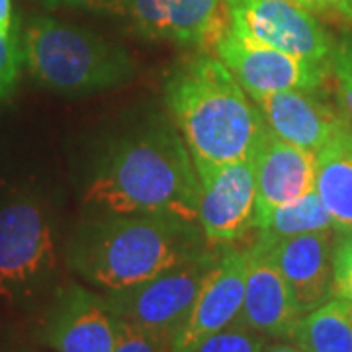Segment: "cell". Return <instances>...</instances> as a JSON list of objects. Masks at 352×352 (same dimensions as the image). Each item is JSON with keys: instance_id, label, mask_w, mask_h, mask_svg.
Returning a JSON list of instances; mask_svg holds the SVG:
<instances>
[{"instance_id": "2", "label": "cell", "mask_w": 352, "mask_h": 352, "mask_svg": "<svg viewBox=\"0 0 352 352\" xmlns=\"http://www.w3.org/2000/svg\"><path fill=\"white\" fill-rule=\"evenodd\" d=\"M164 100L198 173L252 157L266 129L258 106L210 53L168 76Z\"/></svg>"}, {"instance_id": "24", "label": "cell", "mask_w": 352, "mask_h": 352, "mask_svg": "<svg viewBox=\"0 0 352 352\" xmlns=\"http://www.w3.org/2000/svg\"><path fill=\"white\" fill-rule=\"evenodd\" d=\"M333 296L352 300V233L342 235L333 251Z\"/></svg>"}, {"instance_id": "22", "label": "cell", "mask_w": 352, "mask_h": 352, "mask_svg": "<svg viewBox=\"0 0 352 352\" xmlns=\"http://www.w3.org/2000/svg\"><path fill=\"white\" fill-rule=\"evenodd\" d=\"M329 63L333 67L340 106L352 118V39H344L333 50Z\"/></svg>"}, {"instance_id": "23", "label": "cell", "mask_w": 352, "mask_h": 352, "mask_svg": "<svg viewBox=\"0 0 352 352\" xmlns=\"http://www.w3.org/2000/svg\"><path fill=\"white\" fill-rule=\"evenodd\" d=\"M22 61H24V53L16 32L6 38L0 36V98L8 96L16 87Z\"/></svg>"}, {"instance_id": "14", "label": "cell", "mask_w": 352, "mask_h": 352, "mask_svg": "<svg viewBox=\"0 0 352 352\" xmlns=\"http://www.w3.org/2000/svg\"><path fill=\"white\" fill-rule=\"evenodd\" d=\"M252 157L256 170L254 227L278 206L315 190V151L292 145L266 127Z\"/></svg>"}, {"instance_id": "18", "label": "cell", "mask_w": 352, "mask_h": 352, "mask_svg": "<svg viewBox=\"0 0 352 352\" xmlns=\"http://www.w3.org/2000/svg\"><path fill=\"white\" fill-rule=\"evenodd\" d=\"M294 340L302 352H352V300L331 298L303 315Z\"/></svg>"}, {"instance_id": "9", "label": "cell", "mask_w": 352, "mask_h": 352, "mask_svg": "<svg viewBox=\"0 0 352 352\" xmlns=\"http://www.w3.org/2000/svg\"><path fill=\"white\" fill-rule=\"evenodd\" d=\"M200 208L198 223L212 245L241 239L254 227L256 170L254 157L198 173Z\"/></svg>"}, {"instance_id": "20", "label": "cell", "mask_w": 352, "mask_h": 352, "mask_svg": "<svg viewBox=\"0 0 352 352\" xmlns=\"http://www.w3.org/2000/svg\"><path fill=\"white\" fill-rule=\"evenodd\" d=\"M266 337L241 321L200 342L194 352H263Z\"/></svg>"}, {"instance_id": "11", "label": "cell", "mask_w": 352, "mask_h": 352, "mask_svg": "<svg viewBox=\"0 0 352 352\" xmlns=\"http://www.w3.org/2000/svg\"><path fill=\"white\" fill-rule=\"evenodd\" d=\"M247 263V251H227L219 256L176 331L170 352H194L208 337L237 323L245 298Z\"/></svg>"}, {"instance_id": "19", "label": "cell", "mask_w": 352, "mask_h": 352, "mask_svg": "<svg viewBox=\"0 0 352 352\" xmlns=\"http://www.w3.org/2000/svg\"><path fill=\"white\" fill-rule=\"evenodd\" d=\"M256 229H258V241L266 245H274L278 241L298 237V235L333 231V219L314 190L303 198L278 206L276 210H272L256 226Z\"/></svg>"}, {"instance_id": "17", "label": "cell", "mask_w": 352, "mask_h": 352, "mask_svg": "<svg viewBox=\"0 0 352 352\" xmlns=\"http://www.w3.org/2000/svg\"><path fill=\"white\" fill-rule=\"evenodd\" d=\"M315 194L333 219V229L352 233V129L344 126L315 153Z\"/></svg>"}, {"instance_id": "25", "label": "cell", "mask_w": 352, "mask_h": 352, "mask_svg": "<svg viewBox=\"0 0 352 352\" xmlns=\"http://www.w3.org/2000/svg\"><path fill=\"white\" fill-rule=\"evenodd\" d=\"M45 8H88L126 14L127 0H38Z\"/></svg>"}, {"instance_id": "7", "label": "cell", "mask_w": 352, "mask_h": 352, "mask_svg": "<svg viewBox=\"0 0 352 352\" xmlns=\"http://www.w3.org/2000/svg\"><path fill=\"white\" fill-rule=\"evenodd\" d=\"M231 30L296 57L331 61L333 41L325 28L296 0H227Z\"/></svg>"}, {"instance_id": "26", "label": "cell", "mask_w": 352, "mask_h": 352, "mask_svg": "<svg viewBox=\"0 0 352 352\" xmlns=\"http://www.w3.org/2000/svg\"><path fill=\"white\" fill-rule=\"evenodd\" d=\"M307 10L315 12H335L352 20V0H296Z\"/></svg>"}, {"instance_id": "5", "label": "cell", "mask_w": 352, "mask_h": 352, "mask_svg": "<svg viewBox=\"0 0 352 352\" xmlns=\"http://www.w3.org/2000/svg\"><path fill=\"white\" fill-rule=\"evenodd\" d=\"M57 264L50 221L36 201L16 200L0 210V300L34 298Z\"/></svg>"}, {"instance_id": "10", "label": "cell", "mask_w": 352, "mask_h": 352, "mask_svg": "<svg viewBox=\"0 0 352 352\" xmlns=\"http://www.w3.org/2000/svg\"><path fill=\"white\" fill-rule=\"evenodd\" d=\"M126 14L151 39L214 53L229 30L227 0H127Z\"/></svg>"}, {"instance_id": "21", "label": "cell", "mask_w": 352, "mask_h": 352, "mask_svg": "<svg viewBox=\"0 0 352 352\" xmlns=\"http://www.w3.org/2000/svg\"><path fill=\"white\" fill-rule=\"evenodd\" d=\"M113 352H170V342L127 319L118 317V335Z\"/></svg>"}, {"instance_id": "3", "label": "cell", "mask_w": 352, "mask_h": 352, "mask_svg": "<svg viewBox=\"0 0 352 352\" xmlns=\"http://www.w3.org/2000/svg\"><path fill=\"white\" fill-rule=\"evenodd\" d=\"M198 223L161 215H113L85 227L69 264L88 284L110 292L139 286L206 251Z\"/></svg>"}, {"instance_id": "16", "label": "cell", "mask_w": 352, "mask_h": 352, "mask_svg": "<svg viewBox=\"0 0 352 352\" xmlns=\"http://www.w3.org/2000/svg\"><path fill=\"white\" fill-rule=\"evenodd\" d=\"M263 113L264 126L274 135L309 151H319L346 126L344 118L307 90H284L252 98Z\"/></svg>"}, {"instance_id": "12", "label": "cell", "mask_w": 352, "mask_h": 352, "mask_svg": "<svg viewBox=\"0 0 352 352\" xmlns=\"http://www.w3.org/2000/svg\"><path fill=\"white\" fill-rule=\"evenodd\" d=\"M118 317L104 296L82 286L63 288L45 323V342L53 352H113Z\"/></svg>"}, {"instance_id": "6", "label": "cell", "mask_w": 352, "mask_h": 352, "mask_svg": "<svg viewBox=\"0 0 352 352\" xmlns=\"http://www.w3.org/2000/svg\"><path fill=\"white\" fill-rule=\"evenodd\" d=\"M221 254L204 251L159 276L122 292H110L106 302L116 317L127 319L173 344L204 280Z\"/></svg>"}, {"instance_id": "28", "label": "cell", "mask_w": 352, "mask_h": 352, "mask_svg": "<svg viewBox=\"0 0 352 352\" xmlns=\"http://www.w3.org/2000/svg\"><path fill=\"white\" fill-rule=\"evenodd\" d=\"M263 352H302L298 346L288 344V342H274V344H266Z\"/></svg>"}, {"instance_id": "15", "label": "cell", "mask_w": 352, "mask_h": 352, "mask_svg": "<svg viewBox=\"0 0 352 352\" xmlns=\"http://www.w3.org/2000/svg\"><path fill=\"white\" fill-rule=\"evenodd\" d=\"M268 247L282 276L288 282L300 314H309L333 298L331 231L289 237Z\"/></svg>"}, {"instance_id": "1", "label": "cell", "mask_w": 352, "mask_h": 352, "mask_svg": "<svg viewBox=\"0 0 352 352\" xmlns=\"http://www.w3.org/2000/svg\"><path fill=\"white\" fill-rule=\"evenodd\" d=\"M85 201L112 215H161L198 223L200 176L178 129L157 124L126 139L106 159Z\"/></svg>"}, {"instance_id": "8", "label": "cell", "mask_w": 352, "mask_h": 352, "mask_svg": "<svg viewBox=\"0 0 352 352\" xmlns=\"http://www.w3.org/2000/svg\"><path fill=\"white\" fill-rule=\"evenodd\" d=\"M214 53L233 73L251 98L284 90L311 92L325 80V63L296 57L243 38L231 28L219 39Z\"/></svg>"}, {"instance_id": "4", "label": "cell", "mask_w": 352, "mask_h": 352, "mask_svg": "<svg viewBox=\"0 0 352 352\" xmlns=\"http://www.w3.org/2000/svg\"><path fill=\"white\" fill-rule=\"evenodd\" d=\"M22 53L39 85L63 94L120 87L133 75V61L124 47L45 16L28 22Z\"/></svg>"}, {"instance_id": "27", "label": "cell", "mask_w": 352, "mask_h": 352, "mask_svg": "<svg viewBox=\"0 0 352 352\" xmlns=\"http://www.w3.org/2000/svg\"><path fill=\"white\" fill-rule=\"evenodd\" d=\"M12 0H0V36L12 34Z\"/></svg>"}, {"instance_id": "13", "label": "cell", "mask_w": 352, "mask_h": 352, "mask_svg": "<svg viewBox=\"0 0 352 352\" xmlns=\"http://www.w3.org/2000/svg\"><path fill=\"white\" fill-rule=\"evenodd\" d=\"M247 254L245 298L237 321L270 339H294L303 315L294 302L270 247L256 241Z\"/></svg>"}]
</instances>
